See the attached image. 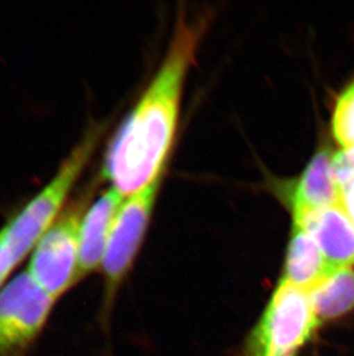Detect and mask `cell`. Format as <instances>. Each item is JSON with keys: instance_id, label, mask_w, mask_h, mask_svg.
<instances>
[{"instance_id": "obj_5", "label": "cell", "mask_w": 354, "mask_h": 356, "mask_svg": "<svg viewBox=\"0 0 354 356\" xmlns=\"http://www.w3.org/2000/svg\"><path fill=\"white\" fill-rule=\"evenodd\" d=\"M54 301L27 270L0 291V356H26L43 332Z\"/></svg>"}, {"instance_id": "obj_4", "label": "cell", "mask_w": 354, "mask_h": 356, "mask_svg": "<svg viewBox=\"0 0 354 356\" xmlns=\"http://www.w3.org/2000/svg\"><path fill=\"white\" fill-rule=\"evenodd\" d=\"M84 202H74L65 209L37 243L28 266L37 285L58 301L78 280L80 229Z\"/></svg>"}, {"instance_id": "obj_10", "label": "cell", "mask_w": 354, "mask_h": 356, "mask_svg": "<svg viewBox=\"0 0 354 356\" xmlns=\"http://www.w3.org/2000/svg\"><path fill=\"white\" fill-rule=\"evenodd\" d=\"M332 270L313 238L294 225L282 280L310 292Z\"/></svg>"}, {"instance_id": "obj_2", "label": "cell", "mask_w": 354, "mask_h": 356, "mask_svg": "<svg viewBox=\"0 0 354 356\" xmlns=\"http://www.w3.org/2000/svg\"><path fill=\"white\" fill-rule=\"evenodd\" d=\"M98 138L97 131L87 133L50 184L0 229V277L3 280H7L26 256L36 248L40 238L60 216L66 198L92 155Z\"/></svg>"}, {"instance_id": "obj_6", "label": "cell", "mask_w": 354, "mask_h": 356, "mask_svg": "<svg viewBox=\"0 0 354 356\" xmlns=\"http://www.w3.org/2000/svg\"><path fill=\"white\" fill-rule=\"evenodd\" d=\"M159 179L140 192L127 196L114 219L101 264L105 278L101 314L104 322L110 315L117 289L127 276L141 247L159 188Z\"/></svg>"}, {"instance_id": "obj_12", "label": "cell", "mask_w": 354, "mask_h": 356, "mask_svg": "<svg viewBox=\"0 0 354 356\" xmlns=\"http://www.w3.org/2000/svg\"><path fill=\"white\" fill-rule=\"evenodd\" d=\"M331 127L341 152L354 168V80L338 96Z\"/></svg>"}, {"instance_id": "obj_13", "label": "cell", "mask_w": 354, "mask_h": 356, "mask_svg": "<svg viewBox=\"0 0 354 356\" xmlns=\"http://www.w3.org/2000/svg\"><path fill=\"white\" fill-rule=\"evenodd\" d=\"M334 168L341 193V203L354 222V168L339 152L334 154Z\"/></svg>"}, {"instance_id": "obj_8", "label": "cell", "mask_w": 354, "mask_h": 356, "mask_svg": "<svg viewBox=\"0 0 354 356\" xmlns=\"http://www.w3.org/2000/svg\"><path fill=\"white\" fill-rule=\"evenodd\" d=\"M124 196L110 187L84 213L80 229L78 280L101 268L114 219L124 203Z\"/></svg>"}, {"instance_id": "obj_9", "label": "cell", "mask_w": 354, "mask_h": 356, "mask_svg": "<svg viewBox=\"0 0 354 356\" xmlns=\"http://www.w3.org/2000/svg\"><path fill=\"white\" fill-rule=\"evenodd\" d=\"M338 202L341 193L335 173L334 154L322 148L308 163L294 187L291 196L294 222Z\"/></svg>"}, {"instance_id": "obj_11", "label": "cell", "mask_w": 354, "mask_h": 356, "mask_svg": "<svg viewBox=\"0 0 354 356\" xmlns=\"http://www.w3.org/2000/svg\"><path fill=\"white\" fill-rule=\"evenodd\" d=\"M308 294L320 323L348 316L354 312V270H332Z\"/></svg>"}, {"instance_id": "obj_7", "label": "cell", "mask_w": 354, "mask_h": 356, "mask_svg": "<svg viewBox=\"0 0 354 356\" xmlns=\"http://www.w3.org/2000/svg\"><path fill=\"white\" fill-rule=\"evenodd\" d=\"M294 225L313 238L331 269L354 266V222L341 202L312 212Z\"/></svg>"}, {"instance_id": "obj_1", "label": "cell", "mask_w": 354, "mask_h": 356, "mask_svg": "<svg viewBox=\"0 0 354 356\" xmlns=\"http://www.w3.org/2000/svg\"><path fill=\"white\" fill-rule=\"evenodd\" d=\"M203 29L198 21L180 19L164 63L108 149L104 173L124 197L160 178L176 131L184 79Z\"/></svg>"}, {"instance_id": "obj_3", "label": "cell", "mask_w": 354, "mask_h": 356, "mask_svg": "<svg viewBox=\"0 0 354 356\" xmlns=\"http://www.w3.org/2000/svg\"><path fill=\"white\" fill-rule=\"evenodd\" d=\"M320 324L308 292L281 279L239 356H298Z\"/></svg>"}]
</instances>
